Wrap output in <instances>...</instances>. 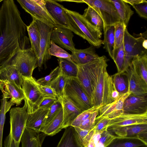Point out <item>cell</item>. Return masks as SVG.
I'll use <instances>...</instances> for the list:
<instances>
[{
    "instance_id": "obj_39",
    "label": "cell",
    "mask_w": 147,
    "mask_h": 147,
    "mask_svg": "<svg viewBox=\"0 0 147 147\" xmlns=\"http://www.w3.org/2000/svg\"><path fill=\"white\" fill-rule=\"evenodd\" d=\"M113 60L116 64L117 72H121L123 69L125 62L123 41L120 47L114 51Z\"/></svg>"
},
{
    "instance_id": "obj_10",
    "label": "cell",
    "mask_w": 147,
    "mask_h": 147,
    "mask_svg": "<svg viewBox=\"0 0 147 147\" xmlns=\"http://www.w3.org/2000/svg\"><path fill=\"white\" fill-rule=\"evenodd\" d=\"M63 9L80 31L84 35L86 40L91 45L99 48L102 44L101 32L92 26L79 13L69 10L63 7Z\"/></svg>"
},
{
    "instance_id": "obj_12",
    "label": "cell",
    "mask_w": 147,
    "mask_h": 147,
    "mask_svg": "<svg viewBox=\"0 0 147 147\" xmlns=\"http://www.w3.org/2000/svg\"><path fill=\"white\" fill-rule=\"evenodd\" d=\"M46 8L51 16L61 27L71 30L86 40V37L68 16L63 6L55 1L45 0Z\"/></svg>"
},
{
    "instance_id": "obj_11",
    "label": "cell",
    "mask_w": 147,
    "mask_h": 147,
    "mask_svg": "<svg viewBox=\"0 0 147 147\" xmlns=\"http://www.w3.org/2000/svg\"><path fill=\"white\" fill-rule=\"evenodd\" d=\"M82 3L93 8L100 15L103 22V29L122 22L116 8L109 0H82Z\"/></svg>"
},
{
    "instance_id": "obj_29",
    "label": "cell",
    "mask_w": 147,
    "mask_h": 147,
    "mask_svg": "<svg viewBox=\"0 0 147 147\" xmlns=\"http://www.w3.org/2000/svg\"><path fill=\"white\" fill-rule=\"evenodd\" d=\"M113 4L120 18L121 22L127 26L134 13L130 6L123 0H109Z\"/></svg>"
},
{
    "instance_id": "obj_3",
    "label": "cell",
    "mask_w": 147,
    "mask_h": 147,
    "mask_svg": "<svg viewBox=\"0 0 147 147\" xmlns=\"http://www.w3.org/2000/svg\"><path fill=\"white\" fill-rule=\"evenodd\" d=\"M28 115L24 105L22 107H16L11 109L10 132L5 140L4 147H19Z\"/></svg>"
},
{
    "instance_id": "obj_17",
    "label": "cell",
    "mask_w": 147,
    "mask_h": 147,
    "mask_svg": "<svg viewBox=\"0 0 147 147\" xmlns=\"http://www.w3.org/2000/svg\"><path fill=\"white\" fill-rule=\"evenodd\" d=\"M125 71L127 76L129 90L136 96L147 95V83L137 72L131 63Z\"/></svg>"
},
{
    "instance_id": "obj_52",
    "label": "cell",
    "mask_w": 147,
    "mask_h": 147,
    "mask_svg": "<svg viewBox=\"0 0 147 147\" xmlns=\"http://www.w3.org/2000/svg\"><path fill=\"white\" fill-rule=\"evenodd\" d=\"M3 1V0H0V3L1 2V1Z\"/></svg>"
},
{
    "instance_id": "obj_31",
    "label": "cell",
    "mask_w": 147,
    "mask_h": 147,
    "mask_svg": "<svg viewBox=\"0 0 147 147\" xmlns=\"http://www.w3.org/2000/svg\"><path fill=\"white\" fill-rule=\"evenodd\" d=\"M60 72L68 78H77L78 66L71 59L58 58Z\"/></svg>"
},
{
    "instance_id": "obj_48",
    "label": "cell",
    "mask_w": 147,
    "mask_h": 147,
    "mask_svg": "<svg viewBox=\"0 0 147 147\" xmlns=\"http://www.w3.org/2000/svg\"><path fill=\"white\" fill-rule=\"evenodd\" d=\"M58 100V99L57 98H44L43 100L40 104L38 108L49 109Z\"/></svg>"
},
{
    "instance_id": "obj_42",
    "label": "cell",
    "mask_w": 147,
    "mask_h": 147,
    "mask_svg": "<svg viewBox=\"0 0 147 147\" xmlns=\"http://www.w3.org/2000/svg\"><path fill=\"white\" fill-rule=\"evenodd\" d=\"M101 107L93 106L90 109L82 112L74 120L71 126L74 127H78L83 121L90 117L93 112L99 110Z\"/></svg>"
},
{
    "instance_id": "obj_51",
    "label": "cell",
    "mask_w": 147,
    "mask_h": 147,
    "mask_svg": "<svg viewBox=\"0 0 147 147\" xmlns=\"http://www.w3.org/2000/svg\"><path fill=\"white\" fill-rule=\"evenodd\" d=\"M136 147H147V145H142L139 146H137Z\"/></svg>"
},
{
    "instance_id": "obj_2",
    "label": "cell",
    "mask_w": 147,
    "mask_h": 147,
    "mask_svg": "<svg viewBox=\"0 0 147 147\" xmlns=\"http://www.w3.org/2000/svg\"><path fill=\"white\" fill-rule=\"evenodd\" d=\"M107 60L105 56L100 57L92 101L93 106L102 107L113 102L110 96L113 79L107 71Z\"/></svg>"
},
{
    "instance_id": "obj_30",
    "label": "cell",
    "mask_w": 147,
    "mask_h": 147,
    "mask_svg": "<svg viewBox=\"0 0 147 147\" xmlns=\"http://www.w3.org/2000/svg\"><path fill=\"white\" fill-rule=\"evenodd\" d=\"M63 120L62 108L54 117L43 128L41 132L45 134L53 136L62 129L61 126Z\"/></svg>"
},
{
    "instance_id": "obj_37",
    "label": "cell",
    "mask_w": 147,
    "mask_h": 147,
    "mask_svg": "<svg viewBox=\"0 0 147 147\" xmlns=\"http://www.w3.org/2000/svg\"><path fill=\"white\" fill-rule=\"evenodd\" d=\"M68 78L60 72L59 75L48 85L54 90L58 98H63L64 96V90Z\"/></svg>"
},
{
    "instance_id": "obj_27",
    "label": "cell",
    "mask_w": 147,
    "mask_h": 147,
    "mask_svg": "<svg viewBox=\"0 0 147 147\" xmlns=\"http://www.w3.org/2000/svg\"><path fill=\"white\" fill-rule=\"evenodd\" d=\"M27 31L30 43L31 48L38 58L39 51L40 33L35 19L33 18L30 25L27 26Z\"/></svg>"
},
{
    "instance_id": "obj_28",
    "label": "cell",
    "mask_w": 147,
    "mask_h": 147,
    "mask_svg": "<svg viewBox=\"0 0 147 147\" xmlns=\"http://www.w3.org/2000/svg\"><path fill=\"white\" fill-rule=\"evenodd\" d=\"M147 145V143L136 137L115 136L106 147H136Z\"/></svg>"
},
{
    "instance_id": "obj_32",
    "label": "cell",
    "mask_w": 147,
    "mask_h": 147,
    "mask_svg": "<svg viewBox=\"0 0 147 147\" xmlns=\"http://www.w3.org/2000/svg\"><path fill=\"white\" fill-rule=\"evenodd\" d=\"M82 16L92 26L97 30L101 32L104 28L102 20L96 11L92 7L88 6Z\"/></svg>"
},
{
    "instance_id": "obj_49",
    "label": "cell",
    "mask_w": 147,
    "mask_h": 147,
    "mask_svg": "<svg viewBox=\"0 0 147 147\" xmlns=\"http://www.w3.org/2000/svg\"><path fill=\"white\" fill-rule=\"evenodd\" d=\"M123 1L126 3H129L133 6L134 5L142 3L144 0H123Z\"/></svg>"
},
{
    "instance_id": "obj_15",
    "label": "cell",
    "mask_w": 147,
    "mask_h": 147,
    "mask_svg": "<svg viewBox=\"0 0 147 147\" xmlns=\"http://www.w3.org/2000/svg\"><path fill=\"white\" fill-rule=\"evenodd\" d=\"M141 124H147V113L140 114L123 113L110 119L107 129Z\"/></svg>"
},
{
    "instance_id": "obj_8",
    "label": "cell",
    "mask_w": 147,
    "mask_h": 147,
    "mask_svg": "<svg viewBox=\"0 0 147 147\" xmlns=\"http://www.w3.org/2000/svg\"><path fill=\"white\" fill-rule=\"evenodd\" d=\"M22 7L35 19L50 27H61L48 11L44 0H17Z\"/></svg>"
},
{
    "instance_id": "obj_7",
    "label": "cell",
    "mask_w": 147,
    "mask_h": 147,
    "mask_svg": "<svg viewBox=\"0 0 147 147\" xmlns=\"http://www.w3.org/2000/svg\"><path fill=\"white\" fill-rule=\"evenodd\" d=\"M100 61V57L95 60L78 65V71L77 78L92 104Z\"/></svg>"
},
{
    "instance_id": "obj_38",
    "label": "cell",
    "mask_w": 147,
    "mask_h": 147,
    "mask_svg": "<svg viewBox=\"0 0 147 147\" xmlns=\"http://www.w3.org/2000/svg\"><path fill=\"white\" fill-rule=\"evenodd\" d=\"M74 127L80 143L85 147H87L90 140L95 133L94 127L89 129H83L78 127Z\"/></svg>"
},
{
    "instance_id": "obj_18",
    "label": "cell",
    "mask_w": 147,
    "mask_h": 147,
    "mask_svg": "<svg viewBox=\"0 0 147 147\" xmlns=\"http://www.w3.org/2000/svg\"><path fill=\"white\" fill-rule=\"evenodd\" d=\"M123 113L132 114H140L147 113V95L136 96L132 94L125 100Z\"/></svg>"
},
{
    "instance_id": "obj_9",
    "label": "cell",
    "mask_w": 147,
    "mask_h": 147,
    "mask_svg": "<svg viewBox=\"0 0 147 147\" xmlns=\"http://www.w3.org/2000/svg\"><path fill=\"white\" fill-rule=\"evenodd\" d=\"M21 87L24 96V105L28 114L38 108L44 97L33 77L29 78L22 76Z\"/></svg>"
},
{
    "instance_id": "obj_45",
    "label": "cell",
    "mask_w": 147,
    "mask_h": 147,
    "mask_svg": "<svg viewBox=\"0 0 147 147\" xmlns=\"http://www.w3.org/2000/svg\"><path fill=\"white\" fill-rule=\"evenodd\" d=\"M37 84L44 98L52 97L58 98V96L54 90L50 86L48 85H42L38 83Z\"/></svg>"
},
{
    "instance_id": "obj_24",
    "label": "cell",
    "mask_w": 147,
    "mask_h": 147,
    "mask_svg": "<svg viewBox=\"0 0 147 147\" xmlns=\"http://www.w3.org/2000/svg\"><path fill=\"white\" fill-rule=\"evenodd\" d=\"M57 147H85L79 141L74 127L70 126L65 129Z\"/></svg>"
},
{
    "instance_id": "obj_16",
    "label": "cell",
    "mask_w": 147,
    "mask_h": 147,
    "mask_svg": "<svg viewBox=\"0 0 147 147\" xmlns=\"http://www.w3.org/2000/svg\"><path fill=\"white\" fill-rule=\"evenodd\" d=\"M74 36L73 32L69 29L62 27H55L52 30L50 40L72 53L76 49L73 40Z\"/></svg>"
},
{
    "instance_id": "obj_4",
    "label": "cell",
    "mask_w": 147,
    "mask_h": 147,
    "mask_svg": "<svg viewBox=\"0 0 147 147\" xmlns=\"http://www.w3.org/2000/svg\"><path fill=\"white\" fill-rule=\"evenodd\" d=\"M138 35V37H135L129 34L127 28L125 30L123 39L125 62L123 69L121 72H125L135 56L147 53V31Z\"/></svg>"
},
{
    "instance_id": "obj_21",
    "label": "cell",
    "mask_w": 147,
    "mask_h": 147,
    "mask_svg": "<svg viewBox=\"0 0 147 147\" xmlns=\"http://www.w3.org/2000/svg\"><path fill=\"white\" fill-rule=\"evenodd\" d=\"M49 110L38 108L33 113L28 114L26 127L39 133Z\"/></svg>"
},
{
    "instance_id": "obj_19",
    "label": "cell",
    "mask_w": 147,
    "mask_h": 147,
    "mask_svg": "<svg viewBox=\"0 0 147 147\" xmlns=\"http://www.w3.org/2000/svg\"><path fill=\"white\" fill-rule=\"evenodd\" d=\"M58 99L61 102L62 107L63 120L61 128L65 129L70 126L74 120L82 112L64 96Z\"/></svg>"
},
{
    "instance_id": "obj_20",
    "label": "cell",
    "mask_w": 147,
    "mask_h": 147,
    "mask_svg": "<svg viewBox=\"0 0 147 147\" xmlns=\"http://www.w3.org/2000/svg\"><path fill=\"white\" fill-rule=\"evenodd\" d=\"M71 55L72 60L78 65L85 64L99 57L96 52L95 47L92 45L84 49H76Z\"/></svg>"
},
{
    "instance_id": "obj_46",
    "label": "cell",
    "mask_w": 147,
    "mask_h": 147,
    "mask_svg": "<svg viewBox=\"0 0 147 147\" xmlns=\"http://www.w3.org/2000/svg\"><path fill=\"white\" fill-rule=\"evenodd\" d=\"M110 119L107 117L99 119H96L94 126L95 132L107 129L108 124Z\"/></svg>"
},
{
    "instance_id": "obj_35",
    "label": "cell",
    "mask_w": 147,
    "mask_h": 147,
    "mask_svg": "<svg viewBox=\"0 0 147 147\" xmlns=\"http://www.w3.org/2000/svg\"><path fill=\"white\" fill-rule=\"evenodd\" d=\"M116 89L120 94H125L129 91V83L126 72H117L111 76Z\"/></svg>"
},
{
    "instance_id": "obj_40",
    "label": "cell",
    "mask_w": 147,
    "mask_h": 147,
    "mask_svg": "<svg viewBox=\"0 0 147 147\" xmlns=\"http://www.w3.org/2000/svg\"><path fill=\"white\" fill-rule=\"evenodd\" d=\"M114 26L115 51L120 47L123 41L125 31L127 26L122 22L117 24Z\"/></svg>"
},
{
    "instance_id": "obj_41",
    "label": "cell",
    "mask_w": 147,
    "mask_h": 147,
    "mask_svg": "<svg viewBox=\"0 0 147 147\" xmlns=\"http://www.w3.org/2000/svg\"><path fill=\"white\" fill-rule=\"evenodd\" d=\"M49 53L51 56H55L58 58L71 59V54L51 41H50Z\"/></svg>"
},
{
    "instance_id": "obj_33",
    "label": "cell",
    "mask_w": 147,
    "mask_h": 147,
    "mask_svg": "<svg viewBox=\"0 0 147 147\" xmlns=\"http://www.w3.org/2000/svg\"><path fill=\"white\" fill-rule=\"evenodd\" d=\"M104 38L102 44L110 57L113 59L115 49V28L114 26H108L104 29Z\"/></svg>"
},
{
    "instance_id": "obj_22",
    "label": "cell",
    "mask_w": 147,
    "mask_h": 147,
    "mask_svg": "<svg viewBox=\"0 0 147 147\" xmlns=\"http://www.w3.org/2000/svg\"><path fill=\"white\" fill-rule=\"evenodd\" d=\"M4 82L5 90H1L3 94H5L7 98H11L10 100L16 106L20 105L24 98L22 87L12 81H5Z\"/></svg>"
},
{
    "instance_id": "obj_25",
    "label": "cell",
    "mask_w": 147,
    "mask_h": 147,
    "mask_svg": "<svg viewBox=\"0 0 147 147\" xmlns=\"http://www.w3.org/2000/svg\"><path fill=\"white\" fill-rule=\"evenodd\" d=\"M0 79L13 82L21 87L22 76L14 65L7 64L0 68Z\"/></svg>"
},
{
    "instance_id": "obj_26",
    "label": "cell",
    "mask_w": 147,
    "mask_h": 147,
    "mask_svg": "<svg viewBox=\"0 0 147 147\" xmlns=\"http://www.w3.org/2000/svg\"><path fill=\"white\" fill-rule=\"evenodd\" d=\"M115 137L107 129L98 132L95 131L87 147H106Z\"/></svg>"
},
{
    "instance_id": "obj_50",
    "label": "cell",
    "mask_w": 147,
    "mask_h": 147,
    "mask_svg": "<svg viewBox=\"0 0 147 147\" xmlns=\"http://www.w3.org/2000/svg\"><path fill=\"white\" fill-rule=\"evenodd\" d=\"M5 85V83L4 81L0 79V90H1L3 89Z\"/></svg>"
},
{
    "instance_id": "obj_34",
    "label": "cell",
    "mask_w": 147,
    "mask_h": 147,
    "mask_svg": "<svg viewBox=\"0 0 147 147\" xmlns=\"http://www.w3.org/2000/svg\"><path fill=\"white\" fill-rule=\"evenodd\" d=\"M131 64L138 74L147 83V53L135 56Z\"/></svg>"
},
{
    "instance_id": "obj_47",
    "label": "cell",
    "mask_w": 147,
    "mask_h": 147,
    "mask_svg": "<svg viewBox=\"0 0 147 147\" xmlns=\"http://www.w3.org/2000/svg\"><path fill=\"white\" fill-rule=\"evenodd\" d=\"M138 15L145 19L147 18V1L146 0L142 2L132 6Z\"/></svg>"
},
{
    "instance_id": "obj_5",
    "label": "cell",
    "mask_w": 147,
    "mask_h": 147,
    "mask_svg": "<svg viewBox=\"0 0 147 147\" xmlns=\"http://www.w3.org/2000/svg\"><path fill=\"white\" fill-rule=\"evenodd\" d=\"M64 93V96L82 112L93 107L77 78H67Z\"/></svg>"
},
{
    "instance_id": "obj_36",
    "label": "cell",
    "mask_w": 147,
    "mask_h": 147,
    "mask_svg": "<svg viewBox=\"0 0 147 147\" xmlns=\"http://www.w3.org/2000/svg\"><path fill=\"white\" fill-rule=\"evenodd\" d=\"M7 98L5 95L3 94V98L1 100L0 107V147H2L3 132L5 114L9 111L11 107L15 104L10 100L7 101Z\"/></svg>"
},
{
    "instance_id": "obj_14",
    "label": "cell",
    "mask_w": 147,
    "mask_h": 147,
    "mask_svg": "<svg viewBox=\"0 0 147 147\" xmlns=\"http://www.w3.org/2000/svg\"><path fill=\"white\" fill-rule=\"evenodd\" d=\"M107 130L115 136L136 137L147 143V124L132 125Z\"/></svg>"
},
{
    "instance_id": "obj_6",
    "label": "cell",
    "mask_w": 147,
    "mask_h": 147,
    "mask_svg": "<svg viewBox=\"0 0 147 147\" xmlns=\"http://www.w3.org/2000/svg\"><path fill=\"white\" fill-rule=\"evenodd\" d=\"M38 57L29 48L18 51L8 61L0 67L7 65H14L21 76L31 78L34 70L38 67Z\"/></svg>"
},
{
    "instance_id": "obj_43",
    "label": "cell",
    "mask_w": 147,
    "mask_h": 147,
    "mask_svg": "<svg viewBox=\"0 0 147 147\" xmlns=\"http://www.w3.org/2000/svg\"><path fill=\"white\" fill-rule=\"evenodd\" d=\"M62 108L61 104L58 100L49 109L47 116L45 119L40 132L45 126L54 117Z\"/></svg>"
},
{
    "instance_id": "obj_44",
    "label": "cell",
    "mask_w": 147,
    "mask_h": 147,
    "mask_svg": "<svg viewBox=\"0 0 147 147\" xmlns=\"http://www.w3.org/2000/svg\"><path fill=\"white\" fill-rule=\"evenodd\" d=\"M60 71V67L58 66L51 71L49 75L38 79L36 80V82L42 85H48L59 75Z\"/></svg>"
},
{
    "instance_id": "obj_23",
    "label": "cell",
    "mask_w": 147,
    "mask_h": 147,
    "mask_svg": "<svg viewBox=\"0 0 147 147\" xmlns=\"http://www.w3.org/2000/svg\"><path fill=\"white\" fill-rule=\"evenodd\" d=\"M39 133L26 127L21 139L22 147H41L45 135Z\"/></svg>"
},
{
    "instance_id": "obj_13",
    "label": "cell",
    "mask_w": 147,
    "mask_h": 147,
    "mask_svg": "<svg viewBox=\"0 0 147 147\" xmlns=\"http://www.w3.org/2000/svg\"><path fill=\"white\" fill-rule=\"evenodd\" d=\"M35 20L40 33L39 51L38 58V67L40 70L42 69L43 66L45 68H47V62L51 58V56L49 53V49L50 37L53 28L40 21L36 19Z\"/></svg>"
},
{
    "instance_id": "obj_1",
    "label": "cell",
    "mask_w": 147,
    "mask_h": 147,
    "mask_svg": "<svg viewBox=\"0 0 147 147\" xmlns=\"http://www.w3.org/2000/svg\"><path fill=\"white\" fill-rule=\"evenodd\" d=\"M27 26L14 1H3L0 7V67L18 51L31 47Z\"/></svg>"
}]
</instances>
